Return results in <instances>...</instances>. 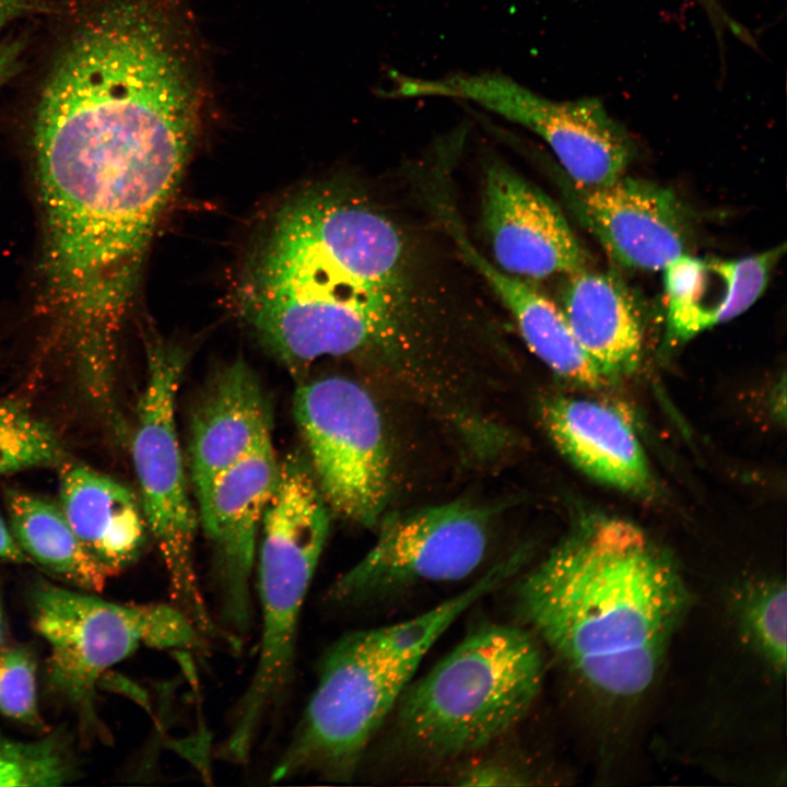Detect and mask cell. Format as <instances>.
Returning a JSON list of instances; mask_svg holds the SVG:
<instances>
[{
    "instance_id": "obj_1",
    "label": "cell",
    "mask_w": 787,
    "mask_h": 787,
    "mask_svg": "<svg viewBox=\"0 0 787 787\" xmlns=\"http://www.w3.org/2000/svg\"><path fill=\"white\" fill-rule=\"evenodd\" d=\"M412 247L360 196L306 189L277 213L238 289L242 314L292 373L411 341L424 310Z\"/></svg>"
},
{
    "instance_id": "obj_2",
    "label": "cell",
    "mask_w": 787,
    "mask_h": 787,
    "mask_svg": "<svg viewBox=\"0 0 787 787\" xmlns=\"http://www.w3.org/2000/svg\"><path fill=\"white\" fill-rule=\"evenodd\" d=\"M515 595L524 622L614 698L649 688L691 603L673 560L641 528L608 516L575 525Z\"/></svg>"
},
{
    "instance_id": "obj_3",
    "label": "cell",
    "mask_w": 787,
    "mask_h": 787,
    "mask_svg": "<svg viewBox=\"0 0 787 787\" xmlns=\"http://www.w3.org/2000/svg\"><path fill=\"white\" fill-rule=\"evenodd\" d=\"M542 679L541 650L528 631L481 626L407 685L397 703L398 736L428 760L478 752L525 719Z\"/></svg>"
},
{
    "instance_id": "obj_4",
    "label": "cell",
    "mask_w": 787,
    "mask_h": 787,
    "mask_svg": "<svg viewBox=\"0 0 787 787\" xmlns=\"http://www.w3.org/2000/svg\"><path fill=\"white\" fill-rule=\"evenodd\" d=\"M327 506L307 459L286 455L260 527L261 644L223 744L233 762L248 760L266 716L290 681L303 603L329 532Z\"/></svg>"
},
{
    "instance_id": "obj_5",
    "label": "cell",
    "mask_w": 787,
    "mask_h": 787,
    "mask_svg": "<svg viewBox=\"0 0 787 787\" xmlns=\"http://www.w3.org/2000/svg\"><path fill=\"white\" fill-rule=\"evenodd\" d=\"M35 630L49 646L48 682L96 728V684L140 646L199 650L204 635L176 606L116 603L47 582L32 592Z\"/></svg>"
},
{
    "instance_id": "obj_6",
    "label": "cell",
    "mask_w": 787,
    "mask_h": 787,
    "mask_svg": "<svg viewBox=\"0 0 787 787\" xmlns=\"http://www.w3.org/2000/svg\"><path fill=\"white\" fill-rule=\"evenodd\" d=\"M146 352V377L132 441L139 500L167 571L174 606L204 636L224 637L201 594L195 566L198 517L189 496L176 426L184 353L164 341L151 342Z\"/></svg>"
},
{
    "instance_id": "obj_7",
    "label": "cell",
    "mask_w": 787,
    "mask_h": 787,
    "mask_svg": "<svg viewBox=\"0 0 787 787\" xmlns=\"http://www.w3.org/2000/svg\"><path fill=\"white\" fill-rule=\"evenodd\" d=\"M416 668L375 651L362 631L337 641L271 778L349 777Z\"/></svg>"
},
{
    "instance_id": "obj_8",
    "label": "cell",
    "mask_w": 787,
    "mask_h": 787,
    "mask_svg": "<svg viewBox=\"0 0 787 787\" xmlns=\"http://www.w3.org/2000/svg\"><path fill=\"white\" fill-rule=\"evenodd\" d=\"M391 97L438 96L472 102L539 136L568 180L606 186L625 174L635 154L629 131L597 97L554 101L498 72L424 79L395 72Z\"/></svg>"
},
{
    "instance_id": "obj_9",
    "label": "cell",
    "mask_w": 787,
    "mask_h": 787,
    "mask_svg": "<svg viewBox=\"0 0 787 787\" xmlns=\"http://www.w3.org/2000/svg\"><path fill=\"white\" fill-rule=\"evenodd\" d=\"M293 409L327 505L348 520L376 525L389 493V459L369 393L351 379L326 377L299 386Z\"/></svg>"
},
{
    "instance_id": "obj_10",
    "label": "cell",
    "mask_w": 787,
    "mask_h": 787,
    "mask_svg": "<svg viewBox=\"0 0 787 787\" xmlns=\"http://www.w3.org/2000/svg\"><path fill=\"white\" fill-rule=\"evenodd\" d=\"M489 517L451 502L384 520L373 548L332 585L337 603H362L422 583L473 573L489 544Z\"/></svg>"
},
{
    "instance_id": "obj_11",
    "label": "cell",
    "mask_w": 787,
    "mask_h": 787,
    "mask_svg": "<svg viewBox=\"0 0 787 787\" xmlns=\"http://www.w3.org/2000/svg\"><path fill=\"white\" fill-rule=\"evenodd\" d=\"M272 439L227 469L198 508L212 550V579L221 631L233 647L251 625L250 580L256 544L279 475Z\"/></svg>"
},
{
    "instance_id": "obj_12",
    "label": "cell",
    "mask_w": 787,
    "mask_h": 787,
    "mask_svg": "<svg viewBox=\"0 0 787 787\" xmlns=\"http://www.w3.org/2000/svg\"><path fill=\"white\" fill-rule=\"evenodd\" d=\"M482 226L494 265L526 281L587 268V256L559 207L508 165L483 176Z\"/></svg>"
},
{
    "instance_id": "obj_13",
    "label": "cell",
    "mask_w": 787,
    "mask_h": 787,
    "mask_svg": "<svg viewBox=\"0 0 787 787\" xmlns=\"http://www.w3.org/2000/svg\"><path fill=\"white\" fill-rule=\"evenodd\" d=\"M568 200L584 226L620 266L658 271L688 254L690 219L682 202L665 187L625 175L598 187L568 180Z\"/></svg>"
},
{
    "instance_id": "obj_14",
    "label": "cell",
    "mask_w": 787,
    "mask_h": 787,
    "mask_svg": "<svg viewBox=\"0 0 787 787\" xmlns=\"http://www.w3.org/2000/svg\"><path fill=\"white\" fill-rule=\"evenodd\" d=\"M271 409L259 378L242 360L219 371L191 419L189 472L198 508L216 480L272 439Z\"/></svg>"
},
{
    "instance_id": "obj_15",
    "label": "cell",
    "mask_w": 787,
    "mask_h": 787,
    "mask_svg": "<svg viewBox=\"0 0 787 787\" xmlns=\"http://www.w3.org/2000/svg\"><path fill=\"white\" fill-rule=\"evenodd\" d=\"M541 419L552 443L578 470L633 495L653 493L646 454L621 410L597 399L556 396L542 403Z\"/></svg>"
},
{
    "instance_id": "obj_16",
    "label": "cell",
    "mask_w": 787,
    "mask_h": 787,
    "mask_svg": "<svg viewBox=\"0 0 787 787\" xmlns=\"http://www.w3.org/2000/svg\"><path fill=\"white\" fill-rule=\"evenodd\" d=\"M785 246L740 259H700L688 254L665 269L667 341L682 343L749 309L765 290Z\"/></svg>"
},
{
    "instance_id": "obj_17",
    "label": "cell",
    "mask_w": 787,
    "mask_h": 787,
    "mask_svg": "<svg viewBox=\"0 0 787 787\" xmlns=\"http://www.w3.org/2000/svg\"><path fill=\"white\" fill-rule=\"evenodd\" d=\"M59 506L108 577L139 556L148 530L139 497L125 484L82 463L60 467Z\"/></svg>"
},
{
    "instance_id": "obj_18",
    "label": "cell",
    "mask_w": 787,
    "mask_h": 787,
    "mask_svg": "<svg viewBox=\"0 0 787 787\" xmlns=\"http://www.w3.org/2000/svg\"><path fill=\"white\" fill-rule=\"evenodd\" d=\"M450 235L468 262L483 277L513 315L528 348L559 376L589 389L610 381L578 343L562 309L530 281L498 269L471 244L454 215L446 216Z\"/></svg>"
},
{
    "instance_id": "obj_19",
    "label": "cell",
    "mask_w": 787,
    "mask_h": 787,
    "mask_svg": "<svg viewBox=\"0 0 787 787\" xmlns=\"http://www.w3.org/2000/svg\"><path fill=\"white\" fill-rule=\"evenodd\" d=\"M566 277L562 309L583 350L609 381L636 371L644 328L627 287L611 273L587 268Z\"/></svg>"
},
{
    "instance_id": "obj_20",
    "label": "cell",
    "mask_w": 787,
    "mask_h": 787,
    "mask_svg": "<svg viewBox=\"0 0 787 787\" xmlns=\"http://www.w3.org/2000/svg\"><path fill=\"white\" fill-rule=\"evenodd\" d=\"M10 529L31 562L83 591L98 592L108 575L75 536L60 506L35 494L7 493Z\"/></svg>"
},
{
    "instance_id": "obj_21",
    "label": "cell",
    "mask_w": 787,
    "mask_h": 787,
    "mask_svg": "<svg viewBox=\"0 0 787 787\" xmlns=\"http://www.w3.org/2000/svg\"><path fill=\"white\" fill-rule=\"evenodd\" d=\"M516 556L498 564L460 594L410 620L362 631L366 643L390 659L419 666L444 632L474 602L504 584L518 567Z\"/></svg>"
},
{
    "instance_id": "obj_22",
    "label": "cell",
    "mask_w": 787,
    "mask_h": 787,
    "mask_svg": "<svg viewBox=\"0 0 787 787\" xmlns=\"http://www.w3.org/2000/svg\"><path fill=\"white\" fill-rule=\"evenodd\" d=\"M67 460L55 431L24 401L0 400V474L59 468Z\"/></svg>"
},
{
    "instance_id": "obj_23",
    "label": "cell",
    "mask_w": 787,
    "mask_h": 787,
    "mask_svg": "<svg viewBox=\"0 0 787 787\" xmlns=\"http://www.w3.org/2000/svg\"><path fill=\"white\" fill-rule=\"evenodd\" d=\"M75 762L60 735L19 741L0 732V787H50L77 777Z\"/></svg>"
},
{
    "instance_id": "obj_24",
    "label": "cell",
    "mask_w": 787,
    "mask_h": 787,
    "mask_svg": "<svg viewBox=\"0 0 787 787\" xmlns=\"http://www.w3.org/2000/svg\"><path fill=\"white\" fill-rule=\"evenodd\" d=\"M786 598L784 582L766 580L747 590L740 609L745 636L779 673L786 669Z\"/></svg>"
},
{
    "instance_id": "obj_25",
    "label": "cell",
    "mask_w": 787,
    "mask_h": 787,
    "mask_svg": "<svg viewBox=\"0 0 787 787\" xmlns=\"http://www.w3.org/2000/svg\"><path fill=\"white\" fill-rule=\"evenodd\" d=\"M36 676L30 649L0 648V714L26 726L42 727Z\"/></svg>"
},
{
    "instance_id": "obj_26",
    "label": "cell",
    "mask_w": 787,
    "mask_h": 787,
    "mask_svg": "<svg viewBox=\"0 0 787 787\" xmlns=\"http://www.w3.org/2000/svg\"><path fill=\"white\" fill-rule=\"evenodd\" d=\"M526 776L512 764L501 761H483L460 773V785L506 786L524 785Z\"/></svg>"
},
{
    "instance_id": "obj_27",
    "label": "cell",
    "mask_w": 787,
    "mask_h": 787,
    "mask_svg": "<svg viewBox=\"0 0 787 787\" xmlns=\"http://www.w3.org/2000/svg\"><path fill=\"white\" fill-rule=\"evenodd\" d=\"M704 10L720 39L725 33H731L747 44L754 45L752 35L738 23L723 7L720 0H695Z\"/></svg>"
},
{
    "instance_id": "obj_28",
    "label": "cell",
    "mask_w": 787,
    "mask_h": 787,
    "mask_svg": "<svg viewBox=\"0 0 787 787\" xmlns=\"http://www.w3.org/2000/svg\"><path fill=\"white\" fill-rule=\"evenodd\" d=\"M50 0H0V32L12 22L56 11Z\"/></svg>"
},
{
    "instance_id": "obj_29",
    "label": "cell",
    "mask_w": 787,
    "mask_h": 787,
    "mask_svg": "<svg viewBox=\"0 0 787 787\" xmlns=\"http://www.w3.org/2000/svg\"><path fill=\"white\" fill-rule=\"evenodd\" d=\"M26 46L25 35L8 38L0 44V87L20 71Z\"/></svg>"
},
{
    "instance_id": "obj_30",
    "label": "cell",
    "mask_w": 787,
    "mask_h": 787,
    "mask_svg": "<svg viewBox=\"0 0 787 787\" xmlns=\"http://www.w3.org/2000/svg\"><path fill=\"white\" fill-rule=\"evenodd\" d=\"M0 560L16 564L32 563L17 544L10 526L0 515Z\"/></svg>"
},
{
    "instance_id": "obj_31",
    "label": "cell",
    "mask_w": 787,
    "mask_h": 787,
    "mask_svg": "<svg viewBox=\"0 0 787 787\" xmlns=\"http://www.w3.org/2000/svg\"><path fill=\"white\" fill-rule=\"evenodd\" d=\"M5 639V624L4 620L2 618V613H0V648H2Z\"/></svg>"
},
{
    "instance_id": "obj_32",
    "label": "cell",
    "mask_w": 787,
    "mask_h": 787,
    "mask_svg": "<svg viewBox=\"0 0 787 787\" xmlns=\"http://www.w3.org/2000/svg\"><path fill=\"white\" fill-rule=\"evenodd\" d=\"M0 613H1V610H0Z\"/></svg>"
}]
</instances>
